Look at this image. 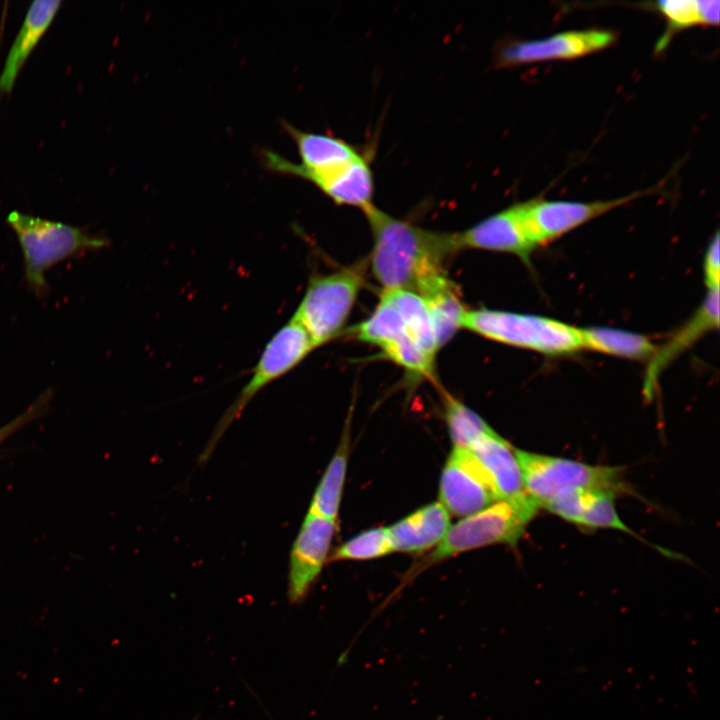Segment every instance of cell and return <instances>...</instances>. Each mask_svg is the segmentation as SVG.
Here are the masks:
<instances>
[{"label": "cell", "instance_id": "4", "mask_svg": "<svg viewBox=\"0 0 720 720\" xmlns=\"http://www.w3.org/2000/svg\"><path fill=\"white\" fill-rule=\"evenodd\" d=\"M539 507L526 494L498 500L451 525L442 541L414 569L493 544L514 545Z\"/></svg>", "mask_w": 720, "mask_h": 720}, {"label": "cell", "instance_id": "24", "mask_svg": "<svg viewBox=\"0 0 720 720\" xmlns=\"http://www.w3.org/2000/svg\"><path fill=\"white\" fill-rule=\"evenodd\" d=\"M658 11L668 20L672 30L698 24L717 25L720 16L718 0H661Z\"/></svg>", "mask_w": 720, "mask_h": 720}, {"label": "cell", "instance_id": "21", "mask_svg": "<svg viewBox=\"0 0 720 720\" xmlns=\"http://www.w3.org/2000/svg\"><path fill=\"white\" fill-rule=\"evenodd\" d=\"M349 431V425H347L336 452L315 489L308 513L337 520L348 466Z\"/></svg>", "mask_w": 720, "mask_h": 720}, {"label": "cell", "instance_id": "8", "mask_svg": "<svg viewBox=\"0 0 720 720\" xmlns=\"http://www.w3.org/2000/svg\"><path fill=\"white\" fill-rule=\"evenodd\" d=\"M354 336L379 347L387 359L413 379L434 376L435 356L423 347L401 311L384 292L374 311L355 327Z\"/></svg>", "mask_w": 720, "mask_h": 720}, {"label": "cell", "instance_id": "18", "mask_svg": "<svg viewBox=\"0 0 720 720\" xmlns=\"http://www.w3.org/2000/svg\"><path fill=\"white\" fill-rule=\"evenodd\" d=\"M469 450L483 469L497 500L525 493L515 448L496 432L484 436Z\"/></svg>", "mask_w": 720, "mask_h": 720}, {"label": "cell", "instance_id": "20", "mask_svg": "<svg viewBox=\"0 0 720 720\" xmlns=\"http://www.w3.org/2000/svg\"><path fill=\"white\" fill-rule=\"evenodd\" d=\"M583 349L626 358L649 361L657 347L641 334L611 327L580 328Z\"/></svg>", "mask_w": 720, "mask_h": 720}, {"label": "cell", "instance_id": "12", "mask_svg": "<svg viewBox=\"0 0 720 720\" xmlns=\"http://www.w3.org/2000/svg\"><path fill=\"white\" fill-rule=\"evenodd\" d=\"M336 521L311 513L305 516L289 556L288 600L305 599L319 577L328 557Z\"/></svg>", "mask_w": 720, "mask_h": 720}, {"label": "cell", "instance_id": "7", "mask_svg": "<svg viewBox=\"0 0 720 720\" xmlns=\"http://www.w3.org/2000/svg\"><path fill=\"white\" fill-rule=\"evenodd\" d=\"M315 348L306 330L291 317L265 345L249 380L219 420L200 456L201 460L205 461L209 458L227 428L262 389L293 370Z\"/></svg>", "mask_w": 720, "mask_h": 720}, {"label": "cell", "instance_id": "9", "mask_svg": "<svg viewBox=\"0 0 720 720\" xmlns=\"http://www.w3.org/2000/svg\"><path fill=\"white\" fill-rule=\"evenodd\" d=\"M284 126L297 145L301 162L294 163L274 151L264 149L261 152L264 166L277 173L306 179L317 188H321L363 155L341 138L301 131L288 123H284Z\"/></svg>", "mask_w": 720, "mask_h": 720}, {"label": "cell", "instance_id": "10", "mask_svg": "<svg viewBox=\"0 0 720 720\" xmlns=\"http://www.w3.org/2000/svg\"><path fill=\"white\" fill-rule=\"evenodd\" d=\"M647 192L649 191L635 192L608 201L533 199L521 204L528 234L534 245L538 247Z\"/></svg>", "mask_w": 720, "mask_h": 720}, {"label": "cell", "instance_id": "6", "mask_svg": "<svg viewBox=\"0 0 720 720\" xmlns=\"http://www.w3.org/2000/svg\"><path fill=\"white\" fill-rule=\"evenodd\" d=\"M362 265L313 275L292 317L315 347L330 342L344 328L363 286Z\"/></svg>", "mask_w": 720, "mask_h": 720}, {"label": "cell", "instance_id": "17", "mask_svg": "<svg viewBox=\"0 0 720 720\" xmlns=\"http://www.w3.org/2000/svg\"><path fill=\"white\" fill-rule=\"evenodd\" d=\"M450 526L449 512L437 501L417 509L387 528L394 552L417 554L433 550Z\"/></svg>", "mask_w": 720, "mask_h": 720}, {"label": "cell", "instance_id": "25", "mask_svg": "<svg viewBox=\"0 0 720 720\" xmlns=\"http://www.w3.org/2000/svg\"><path fill=\"white\" fill-rule=\"evenodd\" d=\"M394 552L387 527H376L350 538L333 553V560H370Z\"/></svg>", "mask_w": 720, "mask_h": 720}, {"label": "cell", "instance_id": "3", "mask_svg": "<svg viewBox=\"0 0 720 720\" xmlns=\"http://www.w3.org/2000/svg\"><path fill=\"white\" fill-rule=\"evenodd\" d=\"M461 328L546 356L569 355L583 349L580 328L546 316L479 308L466 310Z\"/></svg>", "mask_w": 720, "mask_h": 720}, {"label": "cell", "instance_id": "22", "mask_svg": "<svg viewBox=\"0 0 720 720\" xmlns=\"http://www.w3.org/2000/svg\"><path fill=\"white\" fill-rule=\"evenodd\" d=\"M423 299L428 306L441 347L461 329L463 316L467 309L464 308L459 289L453 281Z\"/></svg>", "mask_w": 720, "mask_h": 720}, {"label": "cell", "instance_id": "16", "mask_svg": "<svg viewBox=\"0 0 720 720\" xmlns=\"http://www.w3.org/2000/svg\"><path fill=\"white\" fill-rule=\"evenodd\" d=\"M615 495L604 490H574L559 495L544 508L579 526L610 528L637 537L619 517L614 504Z\"/></svg>", "mask_w": 720, "mask_h": 720}, {"label": "cell", "instance_id": "14", "mask_svg": "<svg viewBox=\"0 0 720 720\" xmlns=\"http://www.w3.org/2000/svg\"><path fill=\"white\" fill-rule=\"evenodd\" d=\"M456 238L459 250L469 248L509 253L525 263H529L530 255L536 248L528 234L521 203L456 233Z\"/></svg>", "mask_w": 720, "mask_h": 720}, {"label": "cell", "instance_id": "19", "mask_svg": "<svg viewBox=\"0 0 720 720\" xmlns=\"http://www.w3.org/2000/svg\"><path fill=\"white\" fill-rule=\"evenodd\" d=\"M59 0H36L31 3L24 22L8 52L0 75V91H12L29 55L50 27L60 9Z\"/></svg>", "mask_w": 720, "mask_h": 720}, {"label": "cell", "instance_id": "5", "mask_svg": "<svg viewBox=\"0 0 720 720\" xmlns=\"http://www.w3.org/2000/svg\"><path fill=\"white\" fill-rule=\"evenodd\" d=\"M525 493L539 508L574 490H627L617 467L596 466L562 457L515 449Z\"/></svg>", "mask_w": 720, "mask_h": 720}, {"label": "cell", "instance_id": "15", "mask_svg": "<svg viewBox=\"0 0 720 720\" xmlns=\"http://www.w3.org/2000/svg\"><path fill=\"white\" fill-rule=\"evenodd\" d=\"M719 327V290L708 291L693 316L648 361L643 390L647 398L654 392L663 370L700 338Z\"/></svg>", "mask_w": 720, "mask_h": 720}, {"label": "cell", "instance_id": "23", "mask_svg": "<svg viewBox=\"0 0 720 720\" xmlns=\"http://www.w3.org/2000/svg\"><path fill=\"white\" fill-rule=\"evenodd\" d=\"M444 414L455 448L469 450L481 438L495 432L476 412L447 393L444 395Z\"/></svg>", "mask_w": 720, "mask_h": 720}, {"label": "cell", "instance_id": "13", "mask_svg": "<svg viewBox=\"0 0 720 720\" xmlns=\"http://www.w3.org/2000/svg\"><path fill=\"white\" fill-rule=\"evenodd\" d=\"M614 41L615 34L607 30L566 31L543 39L511 43L500 52L499 64L516 66L574 59L605 49Z\"/></svg>", "mask_w": 720, "mask_h": 720}, {"label": "cell", "instance_id": "27", "mask_svg": "<svg viewBox=\"0 0 720 720\" xmlns=\"http://www.w3.org/2000/svg\"><path fill=\"white\" fill-rule=\"evenodd\" d=\"M719 233L716 232L709 243L703 261L704 282L708 291L719 290L720 282V247Z\"/></svg>", "mask_w": 720, "mask_h": 720}, {"label": "cell", "instance_id": "11", "mask_svg": "<svg viewBox=\"0 0 720 720\" xmlns=\"http://www.w3.org/2000/svg\"><path fill=\"white\" fill-rule=\"evenodd\" d=\"M498 501L480 464L468 449L453 447L442 469L439 502L465 517Z\"/></svg>", "mask_w": 720, "mask_h": 720}, {"label": "cell", "instance_id": "1", "mask_svg": "<svg viewBox=\"0 0 720 720\" xmlns=\"http://www.w3.org/2000/svg\"><path fill=\"white\" fill-rule=\"evenodd\" d=\"M373 236L370 266L383 290L421 297L448 283L445 263L459 251L456 233L424 229L373 204L363 210Z\"/></svg>", "mask_w": 720, "mask_h": 720}, {"label": "cell", "instance_id": "26", "mask_svg": "<svg viewBox=\"0 0 720 720\" xmlns=\"http://www.w3.org/2000/svg\"><path fill=\"white\" fill-rule=\"evenodd\" d=\"M53 395V389H45L23 413L0 427V444L26 424L44 415L50 406Z\"/></svg>", "mask_w": 720, "mask_h": 720}, {"label": "cell", "instance_id": "2", "mask_svg": "<svg viewBox=\"0 0 720 720\" xmlns=\"http://www.w3.org/2000/svg\"><path fill=\"white\" fill-rule=\"evenodd\" d=\"M6 223L14 231L22 251L25 283L38 298L48 295L46 272L53 266L109 245L108 238L93 234L86 227L72 226L17 210L7 215Z\"/></svg>", "mask_w": 720, "mask_h": 720}]
</instances>
